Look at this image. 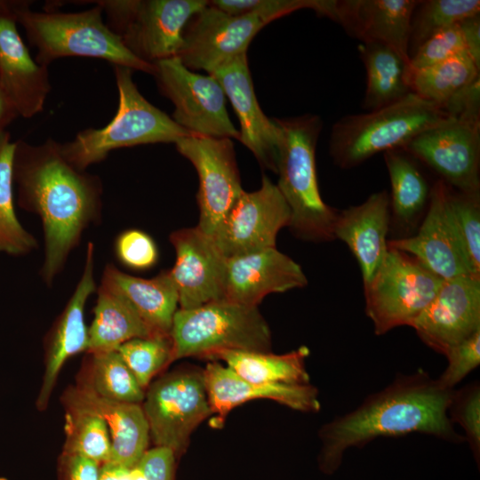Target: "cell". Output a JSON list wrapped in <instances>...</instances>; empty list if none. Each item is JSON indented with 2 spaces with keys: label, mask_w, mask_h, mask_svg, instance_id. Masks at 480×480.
Returning a JSON list of instances; mask_svg holds the SVG:
<instances>
[{
  "label": "cell",
  "mask_w": 480,
  "mask_h": 480,
  "mask_svg": "<svg viewBox=\"0 0 480 480\" xmlns=\"http://www.w3.org/2000/svg\"><path fill=\"white\" fill-rule=\"evenodd\" d=\"M0 480H7V479L4 477H0Z\"/></svg>",
  "instance_id": "obj_49"
},
{
  "label": "cell",
  "mask_w": 480,
  "mask_h": 480,
  "mask_svg": "<svg viewBox=\"0 0 480 480\" xmlns=\"http://www.w3.org/2000/svg\"><path fill=\"white\" fill-rule=\"evenodd\" d=\"M390 221L386 190L372 194L358 205L338 211L334 237L343 241L356 259L364 284L370 281L388 252Z\"/></svg>",
  "instance_id": "obj_24"
},
{
  "label": "cell",
  "mask_w": 480,
  "mask_h": 480,
  "mask_svg": "<svg viewBox=\"0 0 480 480\" xmlns=\"http://www.w3.org/2000/svg\"><path fill=\"white\" fill-rule=\"evenodd\" d=\"M468 56L480 68V15L471 16L460 22Z\"/></svg>",
  "instance_id": "obj_44"
},
{
  "label": "cell",
  "mask_w": 480,
  "mask_h": 480,
  "mask_svg": "<svg viewBox=\"0 0 480 480\" xmlns=\"http://www.w3.org/2000/svg\"><path fill=\"white\" fill-rule=\"evenodd\" d=\"M66 452L98 463L110 459L111 439L104 419L92 409L70 402L66 420Z\"/></svg>",
  "instance_id": "obj_34"
},
{
  "label": "cell",
  "mask_w": 480,
  "mask_h": 480,
  "mask_svg": "<svg viewBox=\"0 0 480 480\" xmlns=\"http://www.w3.org/2000/svg\"><path fill=\"white\" fill-rule=\"evenodd\" d=\"M383 157L391 185L392 215L397 226L413 228L428 208L431 188L416 159L403 148L388 150Z\"/></svg>",
  "instance_id": "obj_30"
},
{
  "label": "cell",
  "mask_w": 480,
  "mask_h": 480,
  "mask_svg": "<svg viewBox=\"0 0 480 480\" xmlns=\"http://www.w3.org/2000/svg\"><path fill=\"white\" fill-rule=\"evenodd\" d=\"M444 280L413 256L388 247L369 282L364 284L365 313L377 335L411 326L434 299Z\"/></svg>",
  "instance_id": "obj_10"
},
{
  "label": "cell",
  "mask_w": 480,
  "mask_h": 480,
  "mask_svg": "<svg viewBox=\"0 0 480 480\" xmlns=\"http://www.w3.org/2000/svg\"><path fill=\"white\" fill-rule=\"evenodd\" d=\"M290 220L276 184L263 175L260 188L243 191L212 238L224 257L241 256L276 247L278 232Z\"/></svg>",
  "instance_id": "obj_15"
},
{
  "label": "cell",
  "mask_w": 480,
  "mask_h": 480,
  "mask_svg": "<svg viewBox=\"0 0 480 480\" xmlns=\"http://www.w3.org/2000/svg\"><path fill=\"white\" fill-rule=\"evenodd\" d=\"M142 407L156 446L181 454L194 429L211 413L203 372L178 371L152 383Z\"/></svg>",
  "instance_id": "obj_12"
},
{
  "label": "cell",
  "mask_w": 480,
  "mask_h": 480,
  "mask_svg": "<svg viewBox=\"0 0 480 480\" xmlns=\"http://www.w3.org/2000/svg\"><path fill=\"white\" fill-rule=\"evenodd\" d=\"M15 142L0 133V253L20 256L37 246L36 238L19 221L13 201V155Z\"/></svg>",
  "instance_id": "obj_33"
},
{
  "label": "cell",
  "mask_w": 480,
  "mask_h": 480,
  "mask_svg": "<svg viewBox=\"0 0 480 480\" xmlns=\"http://www.w3.org/2000/svg\"><path fill=\"white\" fill-rule=\"evenodd\" d=\"M153 76L162 94L174 106L172 119L191 135L239 140L226 108V95L212 76L194 73L180 59L158 60Z\"/></svg>",
  "instance_id": "obj_11"
},
{
  "label": "cell",
  "mask_w": 480,
  "mask_h": 480,
  "mask_svg": "<svg viewBox=\"0 0 480 480\" xmlns=\"http://www.w3.org/2000/svg\"><path fill=\"white\" fill-rule=\"evenodd\" d=\"M358 52L366 71L364 109L383 108L411 92L404 77L409 63L395 51L377 43H361Z\"/></svg>",
  "instance_id": "obj_31"
},
{
  "label": "cell",
  "mask_w": 480,
  "mask_h": 480,
  "mask_svg": "<svg viewBox=\"0 0 480 480\" xmlns=\"http://www.w3.org/2000/svg\"><path fill=\"white\" fill-rule=\"evenodd\" d=\"M412 327L432 349L444 355L480 330V278L444 280L437 293Z\"/></svg>",
  "instance_id": "obj_17"
},
{
  "label": "cell",
  "mask_w": 480,
  "mask_h": 480,
  "mask_svg": "<svg viewBox=\"0 0 480 480\" xmlns=\"http://www.w3.org/2000/svg\"><path fill=\"white\" fill-rule=\"evenodd\" d=\"M172 361L221 350L270 352L271 332L258 307L226 300L179 308L170 332Z\"/></svg>",
  "instance_id": "obj_8"
},
{
  "label": "cell",
  "mask_w": 480,
  "mask_h": 480,
  "mask_svg": "<svg viewBox=\"0 0 480 480\" xmlns=\"http://www.w3.org/2000/svg\"><path fill=\"white\" fill-rule=\"evenodd\" d=\"M92 354L89 387L100 396L129 404H140L144 389L116 350Z\"/></svg>",
  "instance_id": "obj_36"
},
{
  "label": "cell",
  "mask_w": 480,
  "mask_h": 480,
  "mask_svg": "<svg viewBox=\"0 0 480 480\" xmlns=\"http://www.w3.org/2000/svg\"><path fill=\"white\" fill-rule=\"evenodd\" d=\"M13 183L19 205L37 214L44 236V281L51 284L83 232L100 218L102 183L97 175L73 166L60 144L49 138L33 145L15 141Z\"/></svg>",
  "instance_id": "obj_1"
},
{
  "label": "cell",
  "mask_w": 480,
  "mask_h": 480,
  "mask_svg": "<svg viewBox=\"0 0 480 480\" xmlns=\"http://www.w3.org/2000/svg\"><path fill=\"white\" fill-rule=\"evenodd\" d=\"M479 13L478 0L419 1L411 20L409 56L433 35Z\"/></svg>",
  "instance_id": "obj_35"
},
{
  "label": "cell",
  "mask_w": 480,
  "mask_h": 480,
  "mask_svg": "<svg viewBox=\"0 0 480 480\" xmlns=\"http://www.w3.org/2000/svg\"><path fill=\"white\" fill-rule=\"evenodd\" d=\"M21 1H0V13L14 12Z\"/></svg>",
  "instance_id": "obj_48"
},
{
  "label": "cell",
  "mask_w": 480,
  "mask_h": 480,
  "mask_svg": "<svg viewBox=\"0 0 480 480\" xmlns=\"http://www.w3.org/2000/svg\"><path fill=\"white\" fill-rule=\"evenodd\" d=\"M461 54H468V52L463 34L458 23L437 32L424 42L411 55L409 67L425 68Z\"/></svg>",
  "instance_id": "obj_39"
},
{
  "label": "cell",
  "mask_w": 480,
  "mask_h": 480,
  "mask_svg": "<svg viewBox=\"0 0 480 480\" xmlns=\"http://www.w3.org/2000/svg\"><path fill=\"white\" fill-rule=\"evenodd\" d=\"M175 457L171 449L156 446L144 453L138 465L147 480H174Z\"/></svg>",
  "instance_id": "obj_43"
},
{
  "label": "cell",
  "mask_w": 480,
  "mask_h": 480,
  "mask_svg": "<svg viewBox=\"0 0 480 480\" xmlns=\"http://www.w3.org/2000/svg\"><path fill=\"white\" fill-rule=\"evenodd\" d=\"M97 293L94 316L88 328L87 351L116 350L130 340L156 335L121 295L100 285Z\"/></svg>",
  "instance_id": "obj_28"
},
{
  "label": "cell",
  "mask_w": 480,
  "mask_h": 480,
  "mask_svg": "<svg viewBox=\"0 0 480 480\" xmlns=\"http://www.w3.org/2000/svg\"><path fill=\"white\" fill-rule=\"evenodd\" d=\"M212 413L218 423L236 406L252 399H271L300 412L320 409L317 389L308 384H259L248 381L216 362L203 371Z\"/></svg>",
  "instance_id": "obj_23"
},
{
  "label": "cell",
  "mask_w": 480,
  "mask_h": 480,
  "mask_svg": "<svg viewBox=\"0 0 480 480\" xmlns=\"http://www.w3.org/2000/svg\"><path fill=\"white\" fill-rule=\"evenodd\" d=\"M307 347L283 355L270 352L221 350L209 359L222 360L241 378L259 384H308L309 376L305 361Z\"/></svg>",
  "instance_id": "obj_29"
},
{
  "label": "cell",
  "mask_w": 480,
  "mask_h": 480,
  "mask_svg": "<svg viewBox=\"0 0 480 480\" xmlns=\"http://www.w3.org/2000/svg\"><path fill=\"white\" fill-rule=\"evenodd\" d=\"M448 195L449 186L442 180L436 181L417 233L389 240L388 246L413 256L443 280L475 276L452 217Z\"/></svg>",
  "instance_id": "obj_16"
},
{
  "label": "cell",
  "mask_w": 480,
  "mask_h": 480,
  "mask_svg": "<svg viewBox=\"0 0 480 480\" xmlns=\"http://www.w3.org/2000/svg\"><path fill=\"white\" fill-rule=\"evenodd\" d=\"M271 21L259 9L230 16L208 2L186 24L178 57L188 68L204 69L210 75L232 59L247 53L253 37Z\"/></svg>",
  "instance_id": "obj_14"
},
{
  "label": "cell",
  "mask_w": 480,
  "mask_h": 480,
  "mask_svg": "<svg viewBox=\"0 0 480 480\" xmlns=\"http://www.w3.org/2000/svg\"><path fill=\"white\" fill-rule=\"evenodd\" d=\"M115 252L123 265L135 270L150 268L158 259L156 243L150 236L139 229L120 233L115 242Z\"/></svg>",
  "instance_id": "obj_41"
},
{
  "label": "cell",
  "mask_w": 480,
  "mask_h": 480,
  "mask_svg": "<svg viewBox=\"0 0 480 480\" xmlns=\"http://www.w3.org/2000/svg\"><path fill=\"white\" fill-rule=\"evenodd\" d=\"M99 480H130V468L111 462L103 463Z\"/></svg>",
  "instance_id": "obj_46"
},
{
  "label": "cell",
  "mask_w": 480,
  "mask_h": 480,
  "mask_svg": "<svg viewBox=\"0 0 480 480\" xmlns=\"http://www.w3.org/2000/svg\"><path fill=\"white\" fill-rule=\"evenodd\" d=\"M301 267L276 247L226 258L223 300L255 306L269 293L304 287Z\"/></svg>",
  "instance_id": "obj_21"
},
{
  "label": "cell",
  "mask_w": 480,
  "mask_h": 480,
  "mask_svg": "<svg viewBox=\"0 0 480 480\" xmlns=\"http://www.w3.org/2000/svg\"><path fill=\"white\" fill-rule=\"evenodd\" d=\"M449 118L404 148L463 193L480 192V79L444 105Z\"/></svg>",
  "instance_id": "obj_7"
},
{
  "label": "cell",
  "mask_w": 480,
  "mask_h": 480,
  "mask_svg": "<svg viewBox=\"0 0 480 480\" xmlns=\"http://www.w3.org/2000/svg\"><path fill=\"white\" fill-rule=\"evenodd\" d=\"M280 129L276 184L286 201L291 220L288 227L300 239L326 242L335 239L338 211L326 204L320 195L316 147L322 130L321 118L304 115L274 118Z\"/></svg>",
  "instance_id": "obj_3"
},
{
  "label": "cell",
  "mask_w": 480,
  "mask_h": 480,
  "mask_svg": "<svg viewBox=\"0 0 480 480\" xmlns=\"http://www.w3.org/2000/svg\"><path fill=\"white\" fill-rule=\"evenodd\" d=\"M210 75L220 83L235 109L240 123L238 140L252 151L263 168L276 173L280 129L259 105L247 53L232 59Z\"/></svg>",
  "instance_id": "obj_20"
},
{
  "label": "cell",
  "mask_w": 480,
  "mask_h": 480,
  "mask_svg": "<svg viewBox=\"0 0 480 480\" xmlns=\"http://www.w3.org/2000/svg\"><path fill=\"white\" fill-rule=\"evenodd\" d=\"M17 112L6 98L0 87V133L4 132V128L16 117Z\"/></svg>",
  "instance_id": "obj_47"
},
{
  "label": "cell",
  "mask_w": 480,
  "mask_h": 480,
  "mask_svg": "<svg viewBox=\"0 0 480 480\" xmlns=\"http://www.w3.org/2000/svg\"><path fill=\"white\" fill-rule=\"evenodd\" d=\"M175 145L197 172L200 215L196 227L212 237L244 191L232 139L188 135Z\"/></svg>",
  "instance_id": "obj_13"
},
{
  "label": "cell",
  "mask_w": 480,
  "mask_h": 480,
  "mask_svg": "<svg viewBox=\"0 0 480 480\" xmlns=\"http://www.w3.org/2000/svg\"><path fill=\"white\" fill-rule=\"evenodd\" d=\"M206 0H100L107 25L138 59L155 63L176 57L183 30Z\"/></svg>",
  "instance_id": "obj_9"
},
{
  "label": "cell",
  "mask_w": 480,
  "mask_h": 480,
  "mask_svg": "<svg viewBox=\"0 0 480 480\" xmlns=\"http://www.w3.org/2000/svg\"><path fill=\"white\" fill-rule=\"evenodd\" d=\"M118 108L113 119L101 129L89 128L60 144L65 158L84 171L104 160L114 149L143 144L173 142L191 135L172 117L152 105L139 92L132 69L114 66Z\"/></svg>",
  "instance_id": "obj_6"
},
{
  "label": "cell",
  "mask_w": 480,
  "mask_h": 480,
  "mask_svg": "<svg viewBox=\"0 0 480 480\" xmlns=\"http://www.w3.org/2000/svg\"><path fill=\"white\" fill-rule=\"evenodd\" d=\"M14 12L0 13V87L18 116L44 109L51 91L49 73L33 60L16 27Z\"/></svg>",
  "instance_id": "obj_22"
},
{
  "label": "cell",
  "mask_w": 480,
  "mask_h": 480,
  "mask_svg": "<svg viewBox=\"0 0 480 480\" xmlns=\"http://www.w3.org/2000/svg\"><path fill=\"white\" fill-rule=\"evenodd\" d=\"M418 0H329L325 17L362 43H377L410 61L411 20Z\"/></svg>",
  "instance_id": "obj_19"
},
{
  "label": "cell",
  "mask_w": 480,
  "mask_h": 480,
  "mask_svg": "<svg viewBox=\"0 0 480 480\" xmlns=\"http://www.w3.org/2000/svg\"><path fill=\"white\" fill-rule=\"evenodd\" d=\"M93 260L94 247L92 243H88L82 276L49 340L43 384L36 402L40 409L47 405L65 362L72 356L87 350L88 328L84 322V308L88 298L97 291Z\"/></svg>",
  "instance_id": "obj_25"
},
{
  "label": "cell",
  "mask_w": 480,
  "mask_h": 480,
  "mask_svg": "<svg viewBox=\"0 0 480 480\" xmlns=\"http://www.w3.org/2000/svg\"><path fill=\"white\" fill-rule=\"evenodd\" d=\"M68 480H99V463L80 455H68Z\"/></svg>",
  "instance_id": "obj_45"
},
{
  "label": "cell",
  "mask_w": 480,
  "mask_h": 480,
  "mask_svg": "<svg viewBox=\"0 0 480 480\" xmlns=\"http://www.w3.org/2000/svg\"><path fill=\"white\" fill-rule=\"evenodd\" d=\"M449 116L443 106L410 92L383 108L339 119L332 128L330 155L340 168L350 169L378 153L404 148Z\"/></svg>",
  "instance_id": "obj_5"
},
{
  "label": "cell",
  "mask_w": 480,
  "mask_h": 480,
  "mask_svg": "<svg viewBox=\"0 0 480 480\" xmlns=\"http://www.w3.org/2000/svg\"><path fill=\"white\" fill-rule=\"evenodd\" d=\"M480 68L468 54H461L420 68L409 67L405 82L411 92L444 106L463 89L480 79Z\"/></svg>",
  "instance_id": "obj_32"
},
{
  "label": "cell",
  "mask_w": 480,
  "mask_h": 480,
  "mask_svg": "<svg viewBox=\"0 0 480 480\" xmlns=\"http://www.w3.org/2000/svg\"><path fill=\"white\" fill-rule=\"evenodd\" d=\"M444 356L448 364L437 380L443 386L453 389L480 364V330L451 348Z\"/></svg>",
  "instance_id": "obj_42"
},
{
  "label": "cell",
  "mask_w": 480,
  "mask_h": 480,
  "mask_svg": "<svg viewBox=\"0 0 480 480\" xmlns=\"http://www.w3.org/2000/svg\"><path fill=\"white\" fill-rule=\"evenodd\" d=\"M69 401L92 409L106 421L111 439L108 462L132 468L148 451L149 428L139 404L104 398L87 385L72 392Z\"/></svg>",
  "instance_id": "obj_26"
},
{
  "label": "cell",
  "mask_w": 480,
  "mask_h": 480,
  "mask_svg": "<svg viewBox=\"0 0 480 480\" xmlns=\"http://www.w3.org/2000/svg\"><path fill=\"white\" fill-rule=\"evenodd\" d=\"M451 420L458 422L464 429L475 455L480 450V389L476 383L455 391L449 408Z\"/></svg>",
  "instance_id": "obj_40"
},
{
  "label": "cell",
  "mask_w": 480,
  "mask_h": 480,
  "mask_svg": "<svg viewBox=\"0 0 480 480\" xmlns=\"http://www.w3.org/2000/svg\"><path fill=\"white\" fill-rule=\"evenodd\" d=\"M100 286L124 298L154 334L170 335L179 295L169 270L148 279L128 275L108 264Z\"/></svg>",
  "instance_id": "obj_27"
},
{
  "label": "cell",
  "mask_w": 480,
  "mask_h": 480,
  "mask_svg": "<svg viewBox=\"0 0 480 480\" xmlns=\"http://www.w3.org/2000/svg\"><path fill=\"white\" fill-rule=\"evenodd\" d=\"M176 260L169 270L179 295L181 309H190L223 300L226 257L212 238L197 227L170 235Z\"/></svg>",
  "instance_id": "obj_18"
},
{
  "label": "cell",
  "mask_w": 480,
  "mask_h": 480,
  "mask_svg": "<svg viewBox=\"0 0 480 480\" xmlns=\"http://www.w3.org/2000/svg\"><path fill=\"white\" fill-rule=\"evenodd\" d=\"M29 5L21 1L14 17L23 27L30 44L37 50V63L48 67L60 58L89 57L153 74L154 65L134 56L103 21V11L99 4L76 12L52 9L36 12Z\"/></svg>",
  "instance_id": "obj_4"
},
{
  "label": "cell",
  "mask_w": 480,
  "mask_h": 480,
  "mask_svg": "<svg viewBox=\"0 0 480 480\" xmlns=\"http://www.w3.org/2000/svg\"><path fill=\"white\" fill-rule=\"evenodd\" d=\"M116 351L143 389L163 367L172 362L171 335L135 338L123 343Z\"/></svg>",
  "instance_id": "obj_37"
},
{
  "label": "cell",
  "mask_w": 480,
  "mask_h": 480,
  "mask_svg": "<svg viewBox=\"0 0 480 480\" xmlns=\"http://www.w3.org/2000/svg\"><path fill=\"white\" fill-rule=\"evenodd\" d=\"M453 393L454 389L443 386L422 370L396 377L356 410L321 428L320 470L332 475L340 466L346 450L362 447L379 436L416 432L463 441L448 417Z\"/></svg>",
  "instance_id": "obj_2"
},
{
  "label": "cell",
  "mask_w": 480,
  "mask_h": 480,
  "mask_svg": "<svg viewBox=\"0 0 480 480\" xmlns=\"http://www.w3.org/2000/svg\"><path fill=\"white\" fill-rule=\"evenodd\" d=\"M448 199L472 274L480 277V194L449 187Z\"/></svg>",
  "instance_id": "obj_38"
}]
</instances>
